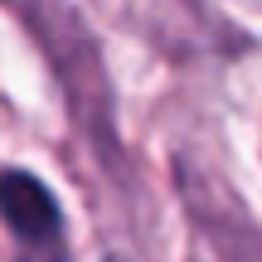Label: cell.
Returning <instances> with one entry per match:
<instances>
[{"instance_id": "cell-1", "label": "cell", "mask_w": 262, "mask_h": 262, "mask_svg": "<svg viewBox=\"0 0 262 262\" xmlns=\"http://www.w3.org/2000/svg\"><path fill=\"white\" fill-rule=\"evenodd\" d=\"M0 224L15 238V262H68L63 214L49 185L29 170H0Z\"/></svg>"}]
</instances>
